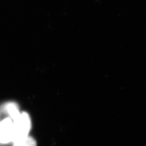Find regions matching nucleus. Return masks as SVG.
<instances>
[{
    "mask_svg": "<svg viewBox=\"0 0 146 146\" xmlns=\"http://www.w3.org/2000/svg\"><path fill=\"white\" fill-rule=\"evenodd\" d=\"M14 128L13 121L8 117L0 122V143H8L14 141Z\"/></svg>",
    "mask_w": 146,
    "mask_h": 146,
    "instance_id": "obj_2",
    "label": "nucleus"
},
{
    "mask_svg": "<svg viewBox=\"0 0 146 146\" xmlns=\"http://www.w3.org/2000/svg\"><path fill=\"white\" fill-rule=\"evenodd\" d=\"M14 128V139L17 141L29 136L31 129V120L27 112H22L18 118L13 121Z\"/></svg>",
    "mask_w": 146,
    "mask_h": 146,
    "instance_id": "obj_1",
    "label": "nucleus"
},
{
    "mask_svg": "<svg viewBox=\"0 0 146 146\" xmlns=\"http://www.w3.org/2000/svg\"><path fill=\"white\" fill-rule=\"evenodd\" d=\"M5 111L10 115L13 121L16 120L20 115L21 113L19 111L17 104L14 103H8L5 106Z\"/></svg>",
    "mask_w": 146,
    "mask_h": 146,
    "instance_id": "obj_3",
    "label": "nucleus"
},
{
    "mask_svg": "<svg viewBox=\"0 0 146 146\" xmlns=\"http://www.w3.org/2000/svg\"><path fill=\"white\" fill-rule=\"evenodd\" d=\"M13 146H37V143L33 137L28 136L26 137L14 141Z\"/></svg>",
    "mask_w": 146,
    "mask_h": 146,
    "instance_id": "obj_4",
    "label": "nucleus"
}]
</instances>
